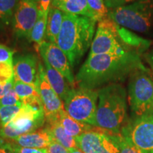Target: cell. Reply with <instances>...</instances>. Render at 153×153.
I'll return each mask as SVG.
<instances>
[{
	"label": "cell",
	"mask_w": 153,
	"mask_h": 153,
	"mask_svg": "<svg viewBox=\"0 0 153 153\" xmlns=\"http://www.w3.org/2000/svg\"><path fill=\"white\" fill-rule=\"evenodd\" d=\"M139 70H147L140 53L130 49L122 53L89 56L76 75L78 87L96 89L123 81Z\"/></svg>",
	"instance_id": "6da1fadb"
},
{
	"label": "cell",
	"mask_w": 153,
	"mask_h": 153,
	"mask_svg": "<svg viewBox=\"0 0 153 153\" xmlns=\"http://www.w3.org/2000/svg\"><path fill=\"white\" fill-rule=\"evenodd\" d=\"M96 22L87 16L63 14L62 27L56 45L65 53L72 68L79 62L91 47Z\"/></svg>",
	"instance_id": "7a4b0ae2"
},
{
	"label": "cell",
	"mask_w": 153,
	"mask_h": 153,
	"mask_svg": "<svg viewBox=\"0 0 153 153\" xmlns=\"http://www.w3.org/2000/svg\"><path fill=\"white\" fill-rule=\"evenodd\" d=\"M98 96L95 127L110 135L120 134L128 121L126 89L110 84L98 89Z\"/></svg>",
	"instance_id": "3957f363"
},
{
	"label": "cell",
	"mask_w": 153,
	"mask_h": 153,
	"mask_svg": "<svg viewBox=\"0 0 153 153\" xmlns=\"http://www.w3.org/2000/svg\"><path fill=\"white\" fill-rule=\"evenodd\" d=\"M45 122L43 104L39 97H32L22 104L20 111L6 126H0V137L12 140L20 135L42 127Z\"/></svg>",
	"instance_id": "277c9868"
},
{
	"label": "cell",
	"mask_w": 153,
	"mask_h": 153,
	"mask_svg": "<svg viewBox=\"0 0 153 153\" xmlns=\"http://www.w3.org/2000/svg\"><path fill=\"white\" fill-rule=\"evenodd\" d=\"M108 17L122 27L147 33L153 29V0H137L111 9Z\"/></svg>",
	"instance_id": "5b68a950"
},
{
	"label": "cell",
	"mask_w": 153,
	"mask_h": 153,
	"mask_svg": "<svg viewBox=\"0 0 153 153\" xmlns=\"http://www.w3.org/2000/svg\"><path fill=\"white\" fill-rule=\"evenodd\" d=\"M128 100L134 117L153 111V77L147 70H139L130 76Z\"/></svg>",
	"instance_id": "8992f818"
},
{
	"label": "cell",
	"mask_w": 153,
	"mask_h": 153,
	"mask_svg": "<svg viewBox=\"0 0 153 153\" xmlns=\"http://www.w3.org/2000/svg\"><path fill=\"white\" fill-rule=\"evenodd\" d=\"M98 97L97 89L72 88L64 101L65 110L74 120L95 126Z\"/></svg>",
	"instance_id": "52a82bcc"
},
{
	"label": "cell",
	"mask_w": 153,
	"mask_h": 153,
	"mask_svg": "<svg viewBox=\"0 0 153 153\" xmlns=\"http://www.w3.org/2000/svg\"><path fill=\"white\" fill-rule=\"evenodd\" d=\"M120 134L141 153H153V111L128 120Z\"/></svg>",
	"instance_id": "ba28073f"
},
{
	"label": "cell",
	"mask_w": 153,
	"mask_h": 153,
	"mask_svg": "<svg viewBox=\"0 0 153 153\" xmlns=\"http://www.w3.org/2000/svg\"><path fill=\"white\" fill-rule=\"evenodd\" d=\"M128 50L130 48L122 44L118 38L116 23L108 17L99 22L89 56L122 53Z\"/></svg>",
	"instance_id": "9c48e42d"
},
{
	"label": "cell",
	"mask_w": 153,
	"mask_h": 153,
	"mask_svg": "<svg viewBox=\"0 0 153 153\" xmlns=\"http://www.w3.org/2000/svg\"><path fill=\"white\" fill-rule=\"evenodd\" d=\"M38 0H20L11 21L14 36L29 39L30 33L39 14Z\"/></svg>",
	"instance_id": "30bf717a"
},
{
	"label": "cell",
	"mask_w": 153,
	"mask_h": 153,
	"mask_svg": "<svg viewBox=\"0 0 153 153\" xmlns=\"http://www.w3.org/2000/svg\"><path fill=\"white\" fill-rule=\"evenodd\" d=\"M76 140L84 153H120L111 135L99 128L83 133Z\"/></svg>",
	"instance_id": "8fae6325"
},
{
	"label": "cell",
	"mask_w": 153,
	"mask_h": 153,
	"mask_svg": "<svg viewBox=\"0 0 153 153\" xmlns=\"http://www.w3.org/2000/svg\"><path fill=\"white\" fill-rule=\"evenodd\" d=\"M38 91L43 104L45 121L58 119L60 114L65 111L64 103L51 87L41 63H39Z\"/></svg>",
	"instance_id": "7c38bea8"
},
{
	"label": "cell",
	"mask_w": 153,
	"mask_h": 153,
	"mask_svg": "<svg viewBox=\"0 0 153 153\" xmlns=\"http://www.w3.org/2000/svg\"><path fill=\"white\" fill-rule=\"evenodd\" d=\"M38 51L44 61H46L53 68L62 74L69 83L74 85L75 79L72 74V68L68 57L56 44L44 41Z\"/></svg>",
	"instance_id": "4fadbf2b"
},
{
	"label": "cell",
	"mask_w": 153,
	"mask_h": 153,
	"mask_svg": "<svg viewBox=\"0 0 153 153\" xmlns=\"http://www.w3.org/2000/svg\"><path fill=\"white\" fill-rule=\"evenodd\" d=\"M14 79L38 87L39 64L38 57L32 53L19 55L13 60Z\"/></svg>",
	"instance_id": "5bb4252c"
},
{
	"label": "cell",
	"mask_w": 153,
	"mask_h": 153,
	"mask_svg": "<svg viewBox=\"0 0 153 153\" xmlns=\"http://www.w3.org/2000/svg\"><path fill=\"white\" fill-rule=\"evenodd\" d=\"M53 140L51 135L45 128L20 135L10 143L23 148L47 149Z\"/></svg>",
	"instance_id": "9a60e30c"
},
{
	"label": "cell",
	"mask_w": 153,
	"mask_h": 153,
	"mask_svg": "<svg viewBox=\"0 0 153 153\" xmlns=\"http://www.w3.org/2000/svg\"><path fill=\"white\" fill-rule=\"evenodd\" d=\"M51 4L66 14L87 16L97 22L87 0H53Z\"/></svg>",
	"instance_id": "2e32d148"
},
{
	"label": "cell",
	"mask_w": 153,
	"mask_h": 153,
	"mask_svg": "<svg viewBox=\"0 0 153 153\" xmlns=\"http://www.w3.org/2000/svg\"><path fill=\"white\" fill-rule=\"evenodd\" d=\"M43 62L44 69H45L48 81L58 97L62 101H65L72 89L67 82L68 80L62 74L53 68L46 61L43 60Z\"/></svg>",
	"instance_id": "e0dca14e"
},
{
	"label": "cell",
	"mask_w": 153,
	"mask_h": 153,
	"mask_svg": "<svg viewBox=\"0 0 153 153\" xmlns=\"http://www.w3.org/2000/svg\"><path fill=\"white\" fill-rule=\"evenodd\" d=\"M46 128L52 136L53 139L69 151H72L79 149L77 142L75 137L69 135L63 128L58 119L46 121Z\"/></svg>",
	"instance_id": "ac0fdd59"
},
{
	"label": "cell",
	"mask_w": 153,
	"mask_h": 153,
	"mask_svg": "<svg viewBox=\"0 0 153 153\" xmlns=\"http://www.w3.org/2000/svg\"><path fill=\"white\" fill-rule=\"evenodd\" d=\"M116 30L120 41L126 47L133 48L137 52H145L148 48L152 42L144 39L136 35L128 28H126L116 24Z\"/></svg>",
	"instance_id": "d6986e66"
},
{
	"label": "cell",
	"mask_w": 153,
	"mask_h": 153,
	"mask_svg": "<svg viewBox=\"0 0 153 153\" xmlns=\"http://www.w3.org/2000/svg\"><path fill=\"white\" fill-rule=\"evenodd\" d=\"M58 120L66 133L69 135L75 138L80 136L83 133L91 131L95 128V126L81 123L74 120L67 114L65 110L59 116Z\"/></svg>",
	"instance_id": "ffe728a7"
},
{
	"label": "cell",
	"mask_w": 153,
	"mask_h": 153,
	"mask_svg": "<svg viewBox=\"0 0 153 153\" xmlns=\"http://www.w3.org/2000/svg\"><path fill=\"white\" fill-rule=\"evenodd\" d=\"M62 11L51 6L48 15L46 36L51 43L56 44L63 21Z\"/></svg>",
	"instance_id": "44dd1931"
},
{
	"label": "cell",
	"mask_w": 153,
	"mask_h": 153,
	"mask_svg": "<svg viewBox=\"0 0 153 153\" xmlns=\"http://www.w3.org/2000/svg\"><path fill=\"white\" fill-rule=\"evenodd\" d=\"M20 0H0V32L11 24L14 11Z\"/></svg>",
	"instance_id": "7402d4cb"
},
{
	"label": "cell",
	"mask_w": 153,
	"mask_h": 153,
	"mask_svg": "<svg viewBox=\"0 0 153 153\" xmlns=\"http://www.w3.org/2000/svg\"><path fill=\"white\" fill-rule=\"evenodd\" d=\"M47 22L48 16L40 10L38 18L31 30L29 38L30 41L35 43L36 48L38 51L41 44L44 42V37L47 29Z\"/></svg>",
	"instance_id": "603a6c76"
},
{
	"label": "cell",
	"mask_w": 153,
	"mask_h": 153,
	"mask_svg": "<svg viewBox=\"0 0 153 153\" xmlns=\"http://www.w3.org/2000/svg\"><path fill=\"white\" fill-rule=\"evenodd\" d=\"M13 89L16 91L21 101L33 96H40L38 87L36 85L24 83L16 79H14Z\"/></svg>",
	"instance_id": "cb8c5ba5"
},
{
	"label": "cell",
	"mask_w": 153,
	"mask_h": 153,
	"mask_svg": "<svg viewBox=\"0 0 153 153\" xmlns=\"http://www.w3.org/2000/svg\"><path fill=\"white\" fill-rule=\"evenodd\" d=\"M89 7L95 14L97 22L108 18L109 11L106 7L104 0H87Z\"/></svg>",
	"instance_id": "d4e9b609"
},
{
	"label": "cell",
	"mask_w": 153,
	"mask_h": 153,
	"mask_svg": "<svg viewBox=\"0 0 153 153\" xmlns=\"http://www.w3.org/2000/svg\"><path fill=\"white\" fill-rule=\"evenodd\" d=\"M22 105L0 106V126L7 125L18 113Z\"/></svg>",
	"instance_id": "484cf974"
},
{
	"label": "cell",
	"mask_w": 153,
	"mask_h": 153,
	"mask_svg": "<svg viewBox=\"0 0 153 153\" xmlns=\"http://www.w3.org/2000/svg\"><path fill=\"white\" fill-rule=\"evenodd\" d=\"M111 135L117 145L120 153H141L128 140L120 133Z\"/></svg>",
	"instance_id": "4316f807"
},
{
	"label": "cell",
	"mask_w": 153,
	"mask_h": 153,
	"mask_svg": "<svg viewBox=\"0 0 153 153\" xmlns=\"http://www.w3.org/2000/svg\"><path fill=\"white\" fill-rule=\"evenodd\" d=\"M14 79L13 62H0V83L6 84Z\"/></svg>",
	"instance_id": "83f0119b"
},
{
	"label": "cell",
	"mask_w": 153,
	"mask_h": 153,
	"mask_svg": "<svg viewBox=\"0 0 153 153\" xmlns=\"http://www.w3.org/2000/svg\"><path fill=\"white\" fill-rule=\"evenodd\" d=\"M16 105H22V102L14 89H11L0 99V106H16Z\"/></svg>",
	"instance_id": "f1b7e54d"
},
{
	"label": "cell",
	"mask_w": 153,
	"mask_h": 153,
	"mask_svg": "<svg viewBox=\"0 0 153 153\" xmlns=\"http://www.w3.org/2000/svg\"><path fill=\"white\" fill-rule=\"evenodd\" d=\"M14 51L9 47L0 44V62H13Z\"/></svg>",
	"instance_id": "f546056e"
},
{
	"label": "cell",
	"mask_w": 153,
	"mask_h": 153,
	"mask_svg": "<svg viewBox=\"0 0 153 153\" xmlns=\"http://www.w3.org/2000/svg\"><path fill=\"white\" fill-rule=\"evenodd\" d=\"M10 143L11 148L15 153H48L47 149H37L30 148H23L19 145H16L14 143Z\"/></svg>",
	"instance_id": "4dcf8cb0"
},
{
	"label": "cell",
	"mask_w": 153,
	"mask_h": 153,
	"mask_svg": "<svg viewBox=\"0 0 153 153\" xmlns=\"http://www.w3.org/2000/svg\"><path fill=\"white\" fill-rule=\"evenodd\" d=\"M136 1L137 0H104V2L107 8L114 9Z\"/></svg>",
	"instance_id": "1f68e13d"
},
{
	"label": "cell",
	"mask_w": 153,
	"mask_h": 153,
	"mask_svg": "<svg viewBox=\"0 0 153 153\" xmlns=\"http://www.w3.org/2000/svg\"><path fill=\"white\" fill-rule=\"evenodd\" d=\"M47 150L48 153H70V151L54 140L47 148Z\"/></svg>",
	"instance_id": "d6a6232c"
},
{
	"label": "cell",
	"mask_w": 153,
	"mask_h": 153,
	"mask_svg": "<svg viewBox=\"0 0 153 153\" xmlns=\"http://www.w3.org/2000/svg\"><path fill=\"white\" fill-rule=\"evenodd\" d=\"M145 60L150 67L151 69L153 70V43L150 44V45L146 51L144 52L143 54Z\"/></svg>",
	"instance_id": "836d02e7"
},
{
	"label": "cell",
	"mask_w": 153,
	"mask_h": 153,
	"mask_svg": "<svg viewBox=\"0 0 153 153\" xmlns=\"http://www.w3.org/2000/svg\"><path fill=\"white\" fill-rule=\"evenodd\" d=\"M53 0H38L39 9L45 16H48L50 10V5L52 3Z\"/></svg>",
	"instance_id": "e575fe53"
},
{
	"label": "cell",
	"mask_w": 153,
	"mask_h": 153,
	"mask_svg": "<svg viewBox=\"0 0 153 153\" xmlns=\"http://www.w3.org/2000/svg\"><path fill=\"white\" fill-rule=\"evenodd\" d=\"M14 79L6 84L0 83V99L4 97L11 89H13V87H14Z\"/></svg>",
	"instance_id": "d590c367"
},
{
	"label": "cell",
	"mask_w": 153,
	"mask_h": 153,
	"mask_svg": "<svg viewBox=\"0 0 153 153\" xmlns=\"http://www.w3.org/2000/svg\"><path fill=\"white\" fill-rule=\"evenodd\" d=\"M0 153H15L11 148L10 143H5L1 137H0Z\"/></svg>",
	"instance_id": "8d00e7d4"
},
{
	"label": "cell",
	"mask_w": 153,
	"mask_h": 153,
	"mask_svg": "<svg viewBox=\"0 0 153 153\" xmlns=\"http://www.w3.org/2000/svg\"><path fill=\"white\" fill-rule=\"evenodd\" d=\"M70 153H84L82 150H80L79 149H77V150H74L72 151H70Z\"/></svg>",
	"instance_id": "74e56055"
}]
</instances>
